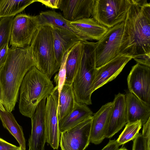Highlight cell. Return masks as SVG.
<instances>
[{
  "instance_id": "9",
  "label": "cell",
  "mask_w": 150,
  "mask_h": 150,
  "mask_svg": "<svg viewBox=\"0 0 150 150\" xmlns=\"http://www.w3.org/2000/svg\"><path fill=\"white\" fill-rule=\"evenodd\" d=\"M92 116L74 127L61 132V150H85L90 143Z\"/></svg>"
},
{
  "instance_id": "22",
  "label": "cell",
  "mask_w": 150,
  "mask_h": 150,
  "mask_svg": "<svg viewBox=\"0 0 150 150\" xmlns=\"http://www.w3.org/2000/svg\"><path fill=\"white\" fill-rule=\"evenodd\" d=\"M76 102L72 84L65 83L58 97L57 113L59 122L72 111Z\"/></svg>"
},
{
  "instance_id": "1",
  "label": "cell",
  "mask_w": 150,
  "mask_h": 150,
  "mask_svg": "<svg viewBox=\"0 0 150 150\" xmlns=\"http://www.w3.org/2000/svg\"><path fill=\"white\" fill-rule=\"evenodd\" d=\"M132 1L124 21L118 55L128 56L150 67V3Z\"/></svg>"
},
{
  "instance_id": "5",
  "label": "cell",
  "mask_w": 150,
  "mask_h": 150,
  "mask_svg": "<svg viewBox=\"0 0 150 150\" xmlns=\"http://www.w3.org/2000/svg\"><path fill=\"white\" fill-rule=\"evenodd\" d=\"M30 45L35 67L51 79L60 67L55 55L52 27L40 25Z\"/></svg>"
},
{
  "instance_id": "26",
  "label": "cell",
  "mask_w": 150,
  "mask_h": 150,
  "mask_svg": "<svg viewBox=\"0 0 150 150\" xmlns=\"http://www.w3.org/2000/svg\"><path fill=\"white\" fill-rule=\"evenodd\" d=\"M142 126L140 120L127 122L124 129L116 140L119 145L124 144L133 140L139 134Z\"/></svg>"
},
{
  "instance_id": "29",
  "label": "cell",
  "mask_w": 150,
  "mask_h": 150,
  "mask_svg": "<svg viewBox=\"0 0 150 150\" xmlns=\"http://www.w3.org/2000/svg\"><path fill=\"white\" fill-rule=\"evenodd\" d=\"M142 134L145 150H150V118L143 125Z\"/></svg>"
},
{
  "instance_id": "13",
  "label": "cell",
  "mask_w": 150,
  "mask_h": 150,
  "mask_svg": "<svg viewBox=\"0 0 150 150\" xmlns=\"http://www.w3.org/2000/svg\"><path fill=\"white\" fill-rule=\"evenodd\" d=\"M46 99L42 100L37 105L31 118L32 129L28 139V150H44L46 142L44 115Z\"/></svg>"
},
{
  "instance_id": "33",
  "label": "cell",
  "mask_w": 150,
  "mask_h": 150,
  "mask_svg": "<svg viewBox=\"0 0 150 150\" xmlns=\"http://www.w3.org/2000/svg\"><path fill=\"white\" fill-rule=\"evenodd\" d=\"M19 148L0 138V150H17Z\"/></svg>"
},
{
  "instance_id": "21",
  "label": "cell",
  "mask_w": 150,
  "mask_h": 150,
  "mask_svg": "<svg viewBox=\"0 0 150 150\" xmlns=\"http://www.w3.org/2000/svg\"><path fill=\"white\" fill-rule=\"evenodd\" d=\"M83 45L81 41L70 50L66 62V76L65 83L72 84L80 66L82 56Z\"/></svg>"
},
{
  "instance_id": "37",
  "label": "cell",
  "mask_w": 150,
  "mask_h": 150,
  "mask_svg": "<svg viewBox=\"0 0 150 150\" xmlns=\"http://www.w3.org/2000/svg\"><path fill=\"white\" fill-rule=\"evenodd\" d=\"M118 150H128L125 147H122L121 148L118 149Z\"/></svg>"
},
{
  "instance_id": "4",
  "label": "cell",
  "mask_w": 150,
  "mask_h": 150,
  "mask_svg": "<svg viewBox=\"0 0 150 150\" xmlns=\"http://www.w3.org/2000/svg\"><path fill=\"white\" fill-rule=\"evenodd\" d=\"M81 41L83 45L82 59L74 78L72 86L76 101L89 105L92 104L91 98L96 70V42Z\"/></svg>"
},
{
  "instance_id": "17",
  "label": "cell",
  "mask_w": 150,
  "mask_h": 150,
  "mask_svg": "<svg viewBox=\"0 0 150 150\" xmlns=\"http://www.w3.org/2000/svg\"><path fill=\"white\" fill-rule=\"evenodd\" d=\"M112 105V102L106 103L92 116L90 142L98 144L105 138Z\"/></svg>"
},
{
  "instance_id": "25",
  "label": "cell",
  "mask_w": 150,
  "mask_h": 150,
  "mask_svg": "<svg viewBox=\"0 0 150 150\" xmlns=\"http://www.w3.org/2000/svg\"><path fill=\"white\" fill-rule=\"evenodd\" d=\"M38 16L40 25H48L72 31L69 27V21L66 20L61 14L54 11L42 12Z\"/></svg>"
},
{
  "instance_id": "34",
  "label": "cell",
  "mask_w": 150,
  "mask_h": 150,
  "mask_svg": "<svg viewBox=\"0 0 150 150\" xmlns=\"http://www.w3.org/2000/svg\"><path fill=\"white\" fill-rule=\"evenodd\" d=\"M119 146L116 140H110L108 144L101 150H118Z\"/></svg>"
},
{
  "instance_id": "24",
  "label": "cell",
  "mask_w": 150,
  "mask_h": 150,
  "mask_svg": "<svg viewBox=\"0 0 150 150\" xmlns=\"http://www.w3.org/2000/svg\"><path fill=\"white\" fill-rule=\"evenodd\" d=\"M37 0H0V18L14 16Z\"/></svg>"
},
{
  "instance_id": "6",
  "label": "cell",
  "mask_w": 150,
  "mask_h": 150,
  "mask_svg": "<svg viewBox=\"0 0 150 150\" xmlns=\"http://www.w3.org/2000/svg\"><path fill=\"white\" fill-rule=\"evenodd\" d=\"M132 0H94L92 16L108 28L125 21Z\"/></svg>"
},
{
  "instance_id": "31",
  "label": "cell",
  "mask_w": 150,
  "mask_h": 150,
  "mask_svg": "<svg viewBox=\"0 0 150 150\" xmlns=\"http://www.w3.org/2000/svg\"><path fill=\"white\" fill-rule=\"evenodd\" d=\"M133 140L132 150H145L141 133H139Z\"/></svg>"
},
{
  "instance_id": "35",
  "label": "cell",
  "mask_w": 150,
  "mask_h": 150,
  "mask_svg": "<svg viewBox=\"0 0 150 150\" xmlns=\"http://www.w3.org/2000/svg\"><path fill=\"white\" fill-rule=\"evenodd\" d=\"M2 91L1 89V86L0 85V102L2 104Z\"/></svg>"
},
{
  "instance_id": "20",
  "label": "cell",
  "mask_w": 150,
  "mask_h": 150,
  "mask_svg": "<svg viewBox=\"0 0 150 150\" xmlns=\"http://www.w3.org/2000/svg\"><path fill=\"white\" fill-rule=\"evenodd\" d=\"M93 115L87 105L76 102L72 111L59 122L60 132L74 127Z\"/></svg>"
},
{
  "instance_id": "38",
  "label": "cell",
  "mask_w": 150,
  "mask_h": 150,
  "mask_svg": "<svg viewBox=\"0 0 150 150\" xmlns=\"http://www.w3.org/2000/svg\"><path fill=\"white\" fill-rule=\"evenodd\" d=\"M17 150H25L22 149L21 146H19V148Z\"/></svg>"
},
{
  "instance_id": "28",
  "label": "cell",
  "mask_w": 150,
  "mask_h": 150,
  "mask_svg": "<svg viewBox=\"0 0 150 150\" xmlns=\"http://www.w3.org/2000/svg\"><path fill=\"white\" fill-rule=\"evenodd\" d=\"M70 49L68 50L63 56L61 62L59 70L54 77V82L58 89L59 95L65 82L66 76V62Z\"/></svg>"
},
{
  "instance_id": "3",
  "label": "cell",
  "mask_w": 150,
  "mask_h": 150,
  "mask_svg": "<svg viewBox=\"0 0 150 150\" xmlns=\"http://www.w3.org/2000/svg\"><path fill=\"white\" fill-rule=\"evenodd\" d=\"M54 88L51 79L35 66L32 67L25 76L20 87V113L31 118L37 105L51 94Z\"/></svg>"
},
{
  "instance_id": "36",
  "label": "cell",
  "mask_w": 150,
  "mask_h": 150,
  "mask_svg": "<svg viewBox=\"0 0 150 150\" xmlns=\"http://www.w3.org/2000/svg\"><path fill=\"white\" fill-rule=\"evenodd\" d=\"M0 110H2V111H4L5 110L3 104L0 102Z\"/></svg>"
},
{
  "instance_id": "10",
  "label": "cell",
  "mask_w": 150,
  "mask_h": 150,
  "mask_svg": "<svg viewBox=\"0 0 150 150\" xmlns=\"http://www.w3.org/2000/svg\"><path fill=\"white\" fill-rule=\"evenodd\" d=\"M58 97V90L55 86L46 98L44 115L46 142L54 150L58 149L61 134L57 113Z\"/></svg>"
},
{
  "instance_id": "15",
  "label": "cell",
  "mask_w": 150,
  "mask_h": 150,
  "mask_svg": "<svg viewBox=\"0 0 150 150\" xmlns=\"http://www.w3.org/2000/svg\"><path fill=\"white\" fill-rule=\"evenodd\" d=\"M127 122L125 95L119 93L115 96L112 102L105 138L112 137Z\"/></svg>"
},
{
  "instance_id": "27",
  "label": "cell",
  "mask_w": 150,
  "mask_h": 150,
  "mask_svg": "<svg viewBox=\"0 0 150 150\" xmlns=\"http://www.w3.org/2000/svg\"><path fill=\"white\" fill-rule=\"evenodd\" d=\"M14 16L0 18V49L10 42Z\"/></svg>"
},
{
  "instance_id": "7",
  "label": "cell",
  "mask_w": 150,
  "mask_h": 150,
  "mask_svg": "<svg viewBox=\"0 0 150 150\" xmlns=\"http://www.w3.org/2000/svg\"><path fill=\"white\" fill-rule=\"evenodd\" d=\"M124 21L108 28L103 36L96 42L95 62L96 69L118 55Z\"/></svg>"
},
{
  "instance_id": "2",
  "label": "cell",
  "mask_w": 150,
  "mask_h": 150,
  "mask_svg": "<svg viewBox=\"0 0 150 150\" xmlns=\"http://www.w3.org/2000/svg\"><path fill=\"white\" fill-rule=\"evenodd\" d=\"M33 66L35 63L30 45L9 48L6 60L0 69L2 104L6 111L14 110L23 79Z\"/></svg>"
},
{
  "instance_id": "19",
  "label": "cell",
  "mask_w": 150,
  "mask_h": 150,
  "mask_svg": "<svg viewBox=\"0 0 150 150\" xmlns=\"http://www.w3.org/2000/svg\"><path fill=\"white\" fill-rule=\"evenodd\" d=\"M125 95L127 122L140 120L143 125L150 118V106L129 91Z\"/></svg>"
},
{
  "instance_id": "12",
  "label": "cell",
  "mask_w": 150,
  "mask_h": 150,
  "mask_svg": "<svg viewBox=\"0 0 150 150\" xmlns=\"http://www.w3.org/2000/svg\"><path fill=\"white\" fill-rule=\"evenodd\" d=\"M132 59L131 57L126 55H118L108 63L96 69L93 84V92L115 79Z\"/></svg>"
},
{
  "instance_id": "23",
  "label": "cell",
  "mask_w": 150,
  "mask_h": 150,
  "mask_svg": "<svg viewBox=\"0 0 150 150\" xmlns=\"http://www.w3.org/2000/svg\"><path fill=\"white\" fill-rule=\"evenodd\" d=\"M0 119L4 127L18 142L19 146L26 150L25 139L22 127L17 122L11 112L0 110Z\"/></svg>"
},
{
  "instance_id": "14",
  "label": "cell",
  "mask_w": 150,
  "mask_h": 150,
  "mask_svg": "<svg viewBox=\"0 0 150 150\" xmlns=\"http://www.w3.org/2000/svg\"><path fill=\"white\" fill-rule=\"evenodd\" d=\"M69 25L72 31L79 36L81 40L98 41L108 30L93 18H84L69 22Z\"/></svg>"
},
{
  "instance_id": "18",
  "label": "cell",
  "mask_w": 150,
  "mask_h": 150,
  "mask_svg": "<svg viewBox=\"0 0 150 150\" xmlns=\"http://www.w3.org/2000/svg\"><path fill=\"white\" fill-rule=\"evenodd\" d=\"M52 27L55 57L60 66L61 61L65 53L81 40L79 36L70 30Z\"/></svg>"
},
{
  "instance_id": "32",
  "label": "cell",
  "mask_w": 150,
  "mask_h": 150,
  "mask_svg": "<svg viewBox=\"0 0 150 150\" xmlns=\"http://www.w3.org/2000/svg\"><path fill=\"white\" fill-rule=\"evenodd\" d=\"M37 1L52 8H59L60 0H37Z\"/></svg>"
},
{
  "instance_id": "16",
  "label": "cell",
  "mask_w": 150,
  "mask_h": 150,
  "mask_svg": "<svg viewBox=\"0 0 150 150\" xmlns=\"http://www.w3.org/2000/svg\"><path fill=\"white\" fill-rule=\"evenodd\" d=\"M94 0H60L59 9L64 18L74 21L92 16Z\"/></svg>"
},
{
  "instance_id": "11",
  "label": "cell",
  "mask_w": 150,
  "mask_h": 150,
  "mask_svg": "<svg viewBox=\"0 0 150 150\" xmlns=\"http://www.w3.org/2000/svg\"><path fill=\"white\" fill-rule=\"evenodd\" d=\"M129 91L150 106V67L137 63L127 78Z\"/></svg>"
},
{
  "instance_id": "8",
  "label": "cell",
  "mask_w": 150,
  "mask_h": 150,
  "mask_svg": "<svg viewBox=\"0 0 150 150\" xmlns=\"http://www.w3.org/2000/svg\"><path fill=\"white\" fill-rule=\"evenodd\" d=\"M40 26L38 15L20 14L16 16L11 27L9 42L11 47L24 48L30 45Z\"/></svg>"
},
{
  "instance_id": "30",
  "label": "cell",
  "mask_w": 150,
  "mask_h": 150,
  "mask_svg": "<svg viewBox=\"0 0 150 150\" xmlns=\"http://www.w3.org/2000/svg\"><path fill=\"white\" fill-rule=\"evenodd\" d=\"M9 48L8 44L7 43L0 49V69L6 60Z\"/></svg>"
}]
</instances>
